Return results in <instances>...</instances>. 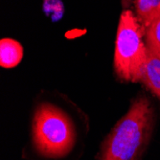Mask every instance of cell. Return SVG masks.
<instances>
[{
  "label": "cell",
  "mask_w": 160,
  "mask_h": 160,
  "mask_svg": "<svg viewBox=\"0 0 160 160\" xmlns=\"http://www.w3.org/2000/svg\"><path fill=\"white\" fill-rule=\"evenodd\" d=\"M154 110L150 100L139 96L102 145L99 160H138L150 141Z\"/></svg>",
  "instance_id": "obj_1"
},
{
  "label": "cell",
  "mask_w": 160,
  "mask_h": 160,
  "mask_svg": "<svg viewBox=\"0 0 160 160\" xmlns=\"http://www.w3.org/2000/svg\"><path fill=\"white\" fill-rule=\"evenodd\" d=\"M143 34L145 32L133 12L129 10L124 11L120 16L116 35L114 70L125 82H141L148 54Z\"/></svg>",
  "instance_id": "obj_3"
},
{
  "label": "cell",
  "mask_w": 160,
  "mask_h": 160,
  "mask_svg": "<svg viewBox=\"0 0 160 160\" xmlns=\"http://www.w3.org/2000/svg\"><path fill=\"white\" fill-rule=\"evenodd\" d=\"M33 139L40 154L59 158L67 154L74 146L76 130L64 111L55 106L42 104L35 112Z\"/></svg>",
  "instance_id": "obj_2"
},
{
  "label": "cell",
  "mask_w": 160,
  "mask_h": 160,
  "mask_svg": "<svg viewBox=\"0 0 160 160\" xmlns=\"http://www.w3.org/2000/svg\"><path fill=\"white\" fill-rule=\"evenodd\" d=\"M141 82L155 96L160 98V58L148 49Z\"/></svg>",
  "instance_id": "obj_4"
},
{
  "label": "cell",
  "mask_w": 160,
  "mask_h": 160,
  "mask_svg": "<svg viewBox=\"0 0 160 160\" xmlns=\"http://www.w3.org/2000/svg\"><path fill=\"white\" fill-rule=\"evenodd\" d=\"M145 37L147 48L160 58V17L145 30Z\"/></svg>",
  "instance_id": "obj_7"
},
{
  "label": "cell",
  "mask_w": 160,
  "mask_h": 160,
  "mask_svg": "<svg viewBox=\"0 0 160 160\" xmlns=\"http://www.w3.org/2000/svg\"><path fill=\"white\" fill-rule=\"evenodd\" d=\"M136 18L145 30L160 17V0H135Z\"/></svg>",
  "instance_id": "obj_6"
},
{
  "label": "cell",
  "mask_w": 160,
  "mask_h": 160,
  "mask_svg": "<svg viewBox=\"0 0 160 160\" xmlns=\"http://www.w3.org/2000/svg\"><path fill=\"white\" fill-rule=\"evenodd\" d=\"M23 49L21 44L12 38H3L0 42V64L2 67L17 66L22 60Z\"/></svg>",
  "instance_id": "obj_5"
}]
</instances>
